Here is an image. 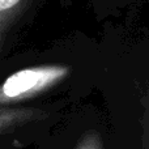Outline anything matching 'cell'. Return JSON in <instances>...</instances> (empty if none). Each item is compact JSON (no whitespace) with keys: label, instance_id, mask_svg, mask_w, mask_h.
Instances as JSON below:
<instances>
[{"label":"cell","instance_id":"cell-2","mask_svg":"<svg viewBox=\"0 0 149 149\" xmlns=\"http://www.w3.org/2000/svg\"><path fill=\"white\" fill-rule=\"evenodd\" d=\"M21 0H0V12L4 16L9 9L15 8Z\"/></svg>","mask_w":149,"mask_h":149},{"label":"cell","instance_id":"cell-1","mask_svg":"<svg viewBox=\"0 0 149 149\" xmlns=\"http://www.w3.org/2000/svg\"><path fill=\"white\" fill-rule=\"evenodd\" d=\"M68 68L64 65L47 64L28 67L16 71L3 82L0 101L3 105L8 102L25 100L31 95L39 94L46 89L58 84L68 74Z\"/></svg>","mask_w":149,"mask_h":149},{"label":"cell","instance_id":"cell-3","mask_svg":"<svg viewBox=\"0 0 149 149\" xmlns=\"http://www.w3.org/2000/svg\"><path fill=\"white\" fill-rule=\"evenodd\" d=\"M81 149H97V147L93 145V144H86V145H84Z\"/></svg>","mask_w":149,"mask_h":149}]
</instances>
